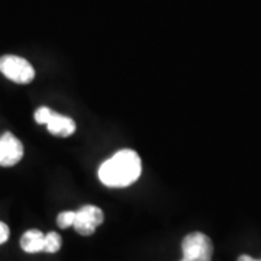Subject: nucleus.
I'll return each mask as SVG.
<instances>
[{
	"mask_svg": "<svg viewBox=\"0 0 261 261\" xmlns=\"http://www.w3.org/2000/svg\"><path fill=\"white\" fill-rule=\"evenodd\" d=\"M255 261H261V260H255Z\"/></svg>",
	"mask_w": 261,
	"mask_h": 261,
	"instance_id": "nucleus-14",
	"label": "nucleus"
},
{
	"mask_svg": "<svg viewBox=\"0 0 261 261\" xmlns=\"http://www.w3.org/2000/svg\"><path fill=\"white\" fill-rule=\"evenodd\" d=\"M45 125L48 130L56 137H70L75 130V122L70 116L57 113L54 111H51V115Z\"/></svg>",
	"mask_w": 261,
	"mask_h": 261,
	"instance_id": "nucleus-6",
	"label": "nucleus"
},
{
	"mask_svg": "<svg viewBox=\"0 0 261 261\" xmlns=\"http://www.w3.org/2000/svg\"><path fill=\"white\" fill-rule=\"evenodd\" d=\"M105 215L100 207L94 205H84L75 212L74 229L83 237H89L96 231L99 225L103 224Z\"/></svg>",
	"mask_w": 261,
	"mask_h": 261,
	"instance_id": "nucleus-4",
	"label": "nucleus"
},
{
	"mask_svg": "<svg viewBox=\"0 0 261 261\" xmlns=\"http://www.w3.org/2000/svg\"><path fill=\"white\" fill-rule=\"evenodd\" d=\"M75 221V212L73 211H67V212H61V214L58 215V218H57V224L60 228H70V226H73L74 225Z\"/></svg>",
	"mask_w": 261,
	"mask_h": 261,
	"instance_id": "nucleus-9",
	"label": "nucleus"
},
{
	"mask_svg": "<svg viewBox=\"0 0 261 261\" xmlns=\"http://www.w3.org/2000/svg\"><path fill=\"white\" fill-rule=\"evenodd\" d=\"M180 261H185V260H183V258H181V260H180Z\"/></svg>",
	"mask_w": 261,
	"mask_h": 261,
	"instance_id": "nucleus-13",
	"label": "nucleus"
},
{
	"mask_svg": "<svg viewBox=\"0 0 261 261\" xmlns=\"http://www.w3.org/2000/svg\"><path fill=\"white\" fill-rule=\"evenodd\" d=\"M23 157L22 142L10 132H5L0 137V166L12 167L18 164Z\"/></svg>",
	"mask_w": 261,
	"mask_h": 261,
	"instance_id": "nucleus-5",
	"label": "nucleus"
},
{
	"mask_svg": "<svg viewBox=\"0 0 261 261\" xmlns=\"http://www.w3.org/2000/svg\"><path fill=\"white\" fill-rule=\"evenodd\" d=\"M49 115H51V109H48V108H39L37 109V112H35V121L39 125H45L48 121V118H49Z\"/></svg>",
	"mask_w": 261,
	"mask_h": 261,
	"instance_id": "nucleus-10",
	"label": "nucleus"
},
{
	"mask_svg": "<svg viewBox=\"0 0 261 261\" xmlns=\"http://www.w3.org/2000/svg\"><path fill=\"white\" fill-rule=\"evenodd\" d=\"M181 251L185 261H211L214 255V245L205 233L192 232L185 237Z\"/></svg>",
	"mask_w": 261,
	"mask_h": 261,
	"instance_id": "nucleus-2",
	"label": "nucleus"
},
{
	"mask_svg": "<svg viewBox=\"0 0 261 261\" xmlns=\"http://www.w3.org/2000/svg\"><path fill=\"white\" fill-rule=\"evenodd\" d=\"M140 155L134 149H122L99 167V178L108 187H128L141 176Z\"/></svg>",
	"mask_w": 261,
	"mask_h": 261,
	"instance_id": "nucleus-1",
	"label": "nucleus"
},
{
	"mask_svg": "<svg viewBox=\"0 0 261 261\" xmlns=\"http://www.w3.org/2000/svg\"><path fill=\"white\" fill-rule=\"evenodd\" d=\"M44 240H45V235L39 229H29L22 235L20 247L23 251L29 254L41 252L44 251Z\"/></svg>",
	"mask_w": 261,
	"mask_h": 261,
	"instance_id": "nucleus-7",
	"label": "nucleus"
},
{
	"mask_svg": "<svg viewBox=\"0 0 261 261\" xmlns=\"http://www.w3.org/2000/svg\"><path fill=\"white\" fill-rule=\"evenodd\" d=\"M61 248V237L57 232H48L44 240V251L54 254Z\"/></svg>",
	"mask_w": 261,
	"mask_h": 261,
	"instance_id": "nucleus-8",
	"label": "nucleus"
},
{
	"mask_svg": "<svg viewBox=\"0 0 261 261\" xmlns=\"http://www.w3.org/2000/svg\"><path fill=\"white\" fill-rule=\"evenodd\" d=\"M238 261H255L252 257H250V255H241L240 258H238Z\"/></svg>",
	"mask_w": 261,
	"mask_h": 261,
	"instance_id": "nucleus-12",
	"label": "nucleus"
},
{
	"mask_svg": "<svg viewBox=\"0 0 261 261\" xmlns=\"http://www.w3.org/2000/svg\"><path fill=\"white\" fill-rule=\"evenodd\" d=\"M9 226L5 222H0V244H5L9 240Z\"/></svg>",
	"mask_w": 261,
	"mask_h": 261,
	"instance_id": "nucleus-11",
	"label": "nucleus"
},
{
	"mask_svg": "<svg viewBox=\"0 0 261 261\" xmlns=\"http://www.w3.org/2000/svg\"><path fill=\"white\" fill-rule=\"evenodd\" d=\"M0 73L18 84H29L35 77V70L29 61L10 54L0 57Z\"/></svg>",
	"mask_w": 261,
	"mask_h": 261,
	"instance_id": "nucleus-3",
	"label": "nucleus"
}]
</instances>
